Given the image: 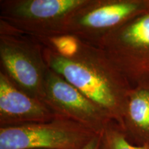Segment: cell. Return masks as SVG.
<instances>
[{"mask_svg": "<svg viewBox=\"0 0 149 149\" xmlns=\"http://www.w3.org/2000/svg\"><path fill=\"white\" fill-rule=\"evenodd\" d=\"M43 53L50 69L60 74L121 125L133 87L101 48L79 38L75 48L68 55H60L44 46Z\"/></svg>", "mask_w": 149, "mask_h": 149, "instance_id": "6da1fadb", "label": "cell"}, {"mask_svg": "<svg viewBox=\"0 0 149 149\" xmlns=\"http://www.w3.org/2000/svg\"><path fill=\"white\" fill-rule=\"evenodd\" d=\"M0 71L17 86L42 101L49 69L43 46L34 37L19 32L3 20H0Z\"/></svg>", "mask_w": 149, "mask_h": 149, "instance_id": "7a4b0ae2", "label": "cell"}, {"mask_svg": "<svg viewBox=\"0 0 149 149\" xmlns=\"http://www.w3.org/2000/svg\"><path fill=\"white\" fill-rule=\"evenodd\" d=\"M97 46L133 88L149 86V10L115 29Z\"/></svg>", "mask_w": 149, "mask_h": 149, "instance_id": "3957f363", "label": "cell"}, {"mask_svg": "<svg viewBox=\"0 0 149 149\" xmlns=\"http://www.w3.org/2000/svg\"><path fill=\"white\" fill-rule=\"evenodd\" d=\"M65 117L0 127V149H83L97 135Z\"/></svg>", "mask_w": 149, "mask_h": 149, "instance_id": "277c9868", "label": "cell"}, {"mask_svg": "<svg viewBox=\"0 0 149 149\" xmlns=\"http://www.w3.org/2000/svg\"><path fill=\"white\" fill-rule=\"evenodd\" d=\"M88 0H1L0 20L33 37L61 34L72 14Z\"/></svg>", "mask_w": 149, "mask_h": 149, "instance_id": "5b68a950", "label": "cell"}, {"mask_svg": "<svg viewBox=\"0 0 149 149\" xmlns=\"http://www.w3.org/2000/svg\"><path fill=\"white\" fill-rule=\"evenodd\" d=\"M148 10L146 0H88L68 19L61 34L97 46L112 31Z\"/></svg>", "mask_w": 149, "mask_h": 149, "instance_id": "8992f818", "label": "cell"}, {"mask_svg": "<svg viewBox=\"0 0 149 149\" xmlns=\"http://www.w3.org/2000/svg\"><path fill=\"white\" fill-rule=\"evenodd\" d=\"M42 102L56 116L79 123L97 134L113 121L107 111L50 68L46 74Z\"/></svg>", "mask_w": 149, "mask_h": 149, "instance_id": "52a82bcc", "label": "cell"}, {"mask_svg": "<svg viewBox=\"0 0 149 149\" xmlns=\"http://www.w3.org/2000/svg\"><path fill=\"white\" fill-rule=\"evenodd\" d=\"M56 117L42 100L24 92L0 71V127L48 122Z\"/></svg>", "mask_w": 149, "mask_h": 149, "instance_id": "ba28073f", "label": "cell"}, {"mask_svg": "<svg viewBox=\"0 0 149 149\" xmlns=\"http://www.w3.org/2000/svg\"><path fill=\"white\" fill-rule=\"evenodd\" d=\"M120 126L132 144L149 147V86L132 88Z\"/></svg>", "mask_w": 149, "mask_h": 149, "instance_id": "9c48e42d", "label": "cell"}, {"mask_svg": "<svg viewBox=\"0 0 149 149\" xmlns=\"http://www.w3.org/2000/svg\"><path fill=\"white\" fill-rule=\"evenodd\" d=\"M99 149H149V147L132 144L121 126L113 120L100 133Z\"/></svg>", "mask_w": 149, "mask_h": 149, "instance_id": "30bf717a", "label": "cell"}, {"mask_svg": "<svg viewBox=\"0 0 149 149\" xmlns=\"http://www.w3.org/2000/svg\"><path fill=\"white\" fill-rule=\"evenodd\" d=\"M100 142V134H98V135H97L92 141H91V142L87 144L83 149H99Z\"/></svg>", "mask_w": 149, "mask_h": 149, "instance_id": "8fae6325", "label": "cell"}, {"mask_svg": "<svg viewBox=\"0 0 149 149\" xmlns=\"http://www.w3.org/2000/svg\"><path fill=\"white\" fill-rule=\"evenodd\" d=\"M146 2L147 3V6H148V7L149 8V0H146Z\"/></svg>", "mask_w": 149, "mask_h": 149, "instance_id": "7c38bea8", "label": "cell"}]
</instances>
